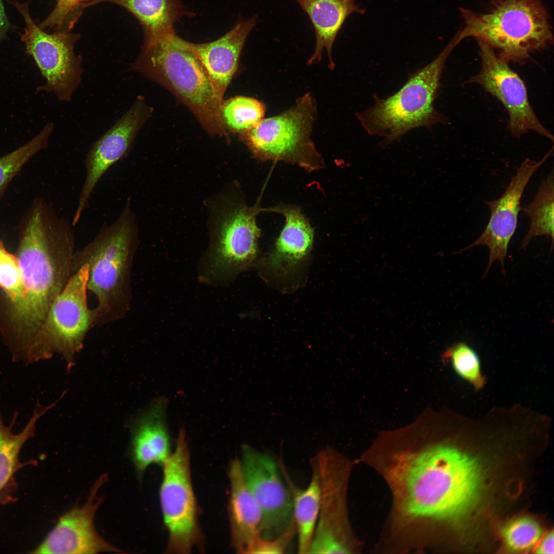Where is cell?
Masks as SVG:
<instances>
[{
    "label": "cell",
    "instance_id": "cell-1",
    "mask_svg": "<svg viewBox=\"0 0 554 554\" xmlns=\"http://www.w3.org/2000/svg\"><path fill=\"white\" fill-rule=\"evenodd\" d=\"M67 219L51 220L42 206L33 211L22 235L18 256L23 300L13 312L25 339L38 335L55 298L71 276L75 233Z\"/></svg>",
    "mask_w": 554,
    "mask_h": 554
},
{
    "label": "cell",
    "instance_id": "cell-3",
    "mask_svg": "<svg viewBox=\"0 0 554 554\" xmlns=\"http://www.w3.org/2000/svg\"><path fill=\"white\" fill-rule=\"evenodd\" d=\"M139 244L135 214L129 197L117 218L102 226L94 238L75 250L73 274L87 264L88 290L97 300L93 308L95 326L124 319L131 305L132 267Z\"/></svg>",
    "mask_w": 554,
    "mask_h": 554
},
{
    "label": "cell",
    "instance_id": "cell-32",
    "mask_svg": "<svg viewBox=\"0 0 554 554\" xmlns=\"http://www.w3.org/2000/svg\"><path fill=\"white\" fill-rule=\"evenodd\" d=\"M295 536L296 529L294 522L284 533L275 539L266 540L259 538L249 553H284L288 550Z\"/></svg>",
    "mask_w": 554,
    "mask_h": 554
},
{
    "label": "cell",
    "instance_id": "cell-11",
    "mask_svg": "<svg viewBox=\"0 0 554 554\" xmlns=\"http://www.w3.org/2000/svg\"><path fill=\"white\" fill-rule=\"evenodd\" d=\"M10 3L24 19L26 26L21 40L45 80L38 90L53 93L60 102L70 101L82 83L84 72L82 58L74 52L79 36L63 32L48 34L33 21L28 3Z\"/></svg>",
    "mask_w": 554,
    "mask_h": 554
},
{
    "label": "cell",
    "instance_id": "cell-34",
    "mask_svg": "<svg viewBox=\"0 0 554 554\" xmlns=\"http://www.w3.org/2000/svg\"><path fill=\"white\" fill-rule=\"evenodd\" d=\"M538 553H553V533H547L542 539L536 548Z\"/></svg>",
    "mask_w": 554,
    "mask_h": 554
},
{
    "label": "cell",
    "instance_id": "cell-20",
    "mask_svg": "<svg viewBox=\"0 0 554 554\" xmlns=\"http://www.w3.org/2000/svg\"><path fill=\"white\" fill-rule=\"evenodd\" d=\"M228 476L230 492L228 504L231 543L239 553H249L260 537L262 513L244 480L240 460L230 462Z\"/></svg>",
    "mask_w": 554,
    "mask_h": 554
},
{
    "label": "cell",
    "instance_id": "cell-28",
    "mask_svg": "<svg viewBox=\"0 0 554 554\" xmlns=\"http://www.w3.org/2000/svg\"><path fill=\"white\" fill-rule=\"evenodd\" d=\"M53 129V124L47 123L30 141L0 158V191L33 156L47 147Z\"/></svg>",
    "mask_w": 554,
    "mask_h": 554
},
{
    "label": "cell",
    "instance_id": "cell-9",
    "mask_svg": "<svg viewBox=\"0 0 554 554\" xmlns=\"http://www.w3.org/2000/svg\"><path fill=\"white\" fill-rule=\"evenodd\" d=\"M88 266L85 264L55 298L31 347L28 363L49 359L56 353L65 358L68 369L73 366L75 354L95 326L94 313L88 305Z\"/></svg>",
    "mask_w": 554,
    "mask_h": 554
},
{
    "label": "cell",
    "instance_id": "cell-30",
    "mask_svg": "<svg viewBox=\"0 0 554 554\" xmlns=\"http://www.w3.org/2000/svg\"><path fill=\"white\" fill-rule=\"evenodd\" d=\"M542 529L538 523L529 517H521L510 522L503 530L506 546L515 551L529 550L540 540Z\"/></svg>",
    "mask_w": 554,
    "mask_h": 554
},
{
    "label": "cell",
    "instance_id": "cell-35",
    "mask_svg": "<svg viewBox=\"0 0 554 554\" xmlns=\"http://www.w3.org/2000/svg\"><path fill=\"white\" fill-rule=\"evenodd\" d=\"M8 21L2 1L0 0V38L3 37L9 28Z\"/></svg>",
    "mask_w": 554,
    "mask_h": 554
},
{
    "label": "cell",
    "instance_id": "cell-26",
    "mask_svg": "<svg viewBox=\"0 0 554 554\" xmlns=\"http://www.w3.org/2000/svg\"><path fill=\"white\" fill-rule=\"evenodd\" d=\"M553 169L546 177L541 181L538 190L532 201L525 207L522 208L529 218V229L524 238L522 248H525L529 242L537 236H545L551 240L553 244Z\"/></svg>",
    "mask_w": 554,
    "mask_h": 554
},
{
    "label": "cell",
    "instance_id": "cell-24",
    "mask_svg": "<svg viewBox=\"0 0 554 554\" xmlns=\"http://www.w3.org/2000/svg\"><path fill=\"white\" fill-rule=\"evenodd\" d=\"M104 2L118 4L133 14L145 28L146 37L174 31V23L184 13L177 0H89L81 8Z\"/></svg>",
    "mask_w": 554,
    "mask_h": 554
},
{
    "label": "cell",
    "instance_id": "cell-31",
    "mask_svg": "<svg viewBox=\"0 0 554 554\" xmlns=\"http://www.w3.org/2000/svg\"><path fill=\"white\" fill-rule=\"evenodd\" d=\"M0 287L16 311L23 300L21 275L17 258L8 253L0 242Z\"/></svg>",
    "mask_w": 554,
    "mask_h": 554
},
{
    "label": "cell",
    "instance_id": "cell-27",
    "mask_svg": "<svg viewBox=\"0 0 554 554\" xmlns=\"http://www.w3.org/2000/svg\"><path fill=\"white\" fill-rule=\"evenodd\" d=\"M265 106L252 97L239 96L223 101L221 116L226 129L242 133L256 125L265 115Z\"/></svg>",
    "mask_w": 554,
    "mask_h": 554
},
{
    "label": "cell",
    "instance_id": "cell-15",
    "mask_svg": "<svg viewBox=\"0 0 554 554\" xmlns=\"http://www.w3.org/2000/svg\"><path fill=\"white\" fill-rule=\"evenodd\" d=\"M153 109L138 95L114 125L91 145L85 159L86 175L72 224L75 226L89 206L101 177L114 164L127 155Z\"/></svg>",
    "mask_w": 554,
    "mask_h": 554
},
{
    "label": "cell",
    "instance_id": "cell-5",
    "mask_svg": "<svg viewBox=\"0 0 554 554\" xmlns=\"http://www.w3.org/2000/svg\"><path fill=\"white\" fill-rule=\"evenodd\" d=\"M463 39L461 32L458 33L436 58L411 74L397 92L385 98L374 95L373 105L357 113L368 134L384 138L380 147H386L416 128L444 123L446 119L433 104L446 61Z\"/></svg>",
    "mask_w": 554,
    "mask_h": 554
},
{
    "label": "cell",
    "instance_id": "cell-23",
    "mask_svg": "<svg viewBox=\"0 0 554 554\" xmlns=\"http://www.w3.org/2000/svg\"><path fill=\"white\" fill-rule=\"evenodd\" d=\"M283 478L290 491L298 539L297 551L308 554L313 537L320 508V487L316 469L310 462L311 475L308 486L303 489L295 485L282 460H279Z\"/></svg>",
    "mask_w": 554,
    "mask_h": 554
},
{
    "label": "cell",
    "instance_id": "cell-2",
    "mask_svg": "<svg viewBox=\"0 0 554 554\" xmlns=\"http://www.w3.org/2000/svg\"><path fill=\"white\" fill-rule=\"evenodd\" d=\"M403 482L406 508L411 515L454 519L476 504L483 473L471 456L451 446L439 445L409 460Z\"/></svg>",
    "mask_w": 554,
    "mask_h": 554
},
{
    "label": "cell",
    "instance_id": "cell-19",
    "mask_svg": "<svg viewBox=\"0 0 554 554\" xmlns=\"http://www.w3.org/2000/svg\"><path fill=\"white\" fill-rule=\"evenodd\" d=\"M258 16L239 21L234 27L219 39L191 46L205 69L216 92L223 96L238 68L239 60Z\"/></svg>",
    "mask_w": 554,
    "mask_h": 554
},
{
    "label": "cell",
    "instance_id": "cell-16",
    "mask_svg": "<svg viewBox=\"0 0 554 554\" xmlns=\"http://www.w3.org/2000/svg\"><path fill=\"white\" fill-rule=\"evenodd\" d=\"M552 153L553 148L539 161L526 159L517 169L515 175L501 196L493 201H485L490 211L488 224L480 236L462 250L479 246L488 248L489 261L485 274L495 261L501 263L502 271L505 273L504 260L509 242L517 227L518 215L522 209L520 202L522 195L531 177Z\"/></svg>",
    "mask_w": 554,
    "mask_h": 554
},
{
    "label": "cell",
    "instance_id": "cell-13",
    "mask_svg": "<svg viewBox=\"0 0 554 554\" xmlns=\"http://www.w3.org/2000/svg\"><path fill=\"white\" fill-rule=\"evenodd\" d=\"M310 462L317 470L320 498L318 518L308 554L350 553L344 512L345 470L340 456L328 446L321 449Z\"/></svg>",
    "mask_w": 554,
    "mask_h": 554
},
{
    "label": "cell",
    "instance_id": "cell-14",
    "mask_svg": "<svg viewBox=\"0 0 554 554\" xmlns=\"http://www.w3.org/2000/svg\"><path fill=\"white\" fill-rule=\"evenodd\" d=\"M478 44L481 70L468 82L480 85L502 103L507 111L508 129L513 135L518 137L535 131L553 142V135L540 122L530 105L522 78L490 46L479 41Z\"/></svg>",
    "mask_w": 554,
    "mask_h": 554
},
{
    "label": "cell",
    "instance_id": "cell-29",
    "mask_svg": "<svg viewBox=\"0 0 554 554\" xmlns=\"http://www.w3.org/2000/svg\"><path fill=\"white\" fill-rule=\"evenodd\" d=\"M456 372L470 383L476 390L482 388L485 381L481 371L479 358L467 344L460 342L446 352Z\"/></svg>",
    "mask_w": 554,
    "mask_h": 554
},
{
    "label": "cell",
    "instance_id": "cell-22",
    "mask_svg": "<svg viewBox=\"0 0 554 554\" xmlns=\"http://www.w3.org/2000/svg\"><path fill=\"white\" fill-rule=\"evenodd\" d=\"M306 12L312 24L315 46L307 61L308 65L319 63L323 52L327 53L328 67L335 66L332 49L337 35L346 18L352 13L364 14L365 8L357 4L356 0H295Z\"/></svg>",
    "mask_w": 554,
    "mask_h": 554
},
{
    "label": "cell",
    "instance_id": "cell-25",
    "mask_svg": "<svg viewBox=\"0 0 554 554\" xmlns=\"http://www.w3.org/2000/svg\"><path fill=\"white\" fill-rule=\"evenodd\" d=\"M18 414L17 411H15L10 424L6 425L3 422L0 408V492L17 470L21 449L35 435L36 422L43 413L34 409L25 427L20 432L14 434L12 429Z\"/></svg>",
    "mask_w": 554,
    "mask_h": 554
},
{
    "label": "cell",
    "instance_id": "cell-17",
    "mask_svg": "<svg viewBox=\"0 0 554 554\" xmlns=\"http://www.w3.org/2000/svg\"><path fill=\"white\" fill-rule=\"evenodd\" d=\"M262 211L282 214L285 222L271 250L259 263V270L267 279L291 281L308 262L313 244V229L295 205L280 203L263 208Z\"/></svg>",
    "mask_w": 554,
    "mask_h": 554
},
{
    "label": "cell",
    "instance_id": "cell-33",
    "mask_svg": "<svg viewBox=\"0 0 554 554\" xmlns=\"http://www.w3.org/2000/svg\"><path fill=\"white\" fill-rule=\"evenodd\" d=\"M89 0H57L53 11L39 26L42 29L61 27L66 18L74 9Z\"/></svg>",
    "mask_w": 554,
    "mask_h": 554
},
{
    "label": "cell",
    "instance_id": "cell-8",
    "mask_svg": "<svg viewBox=\"0 0 554 554\" xmlns=\"http://www.w3.org/2000/svg\"><path fill=\"white\" fill-rule=\"evenodd\" d=\"M316 111L314 99L307 93L288 110L240 133L241 139L260 161H282L308 172L323 169L324 159L311 138Z\"/></svg>",
    "mask_w": 554,
    "mask_h": 554
},
{
    "label": "cell",
    "instance_id": "cell-12",
    "mask_svg": "<svg viewBox=\"0 0 554 554\" xmlns=\"http://www.w3.org/2000/svg\"><path fill=\"white\" fill-rule=\"evenodd\" d=\"M240 460L245 483L262 513L260 537L275 539L294 522L291 496L279 462L247 445L242 446Z\"/></svg>",
    "mask_w": 554,
    "mask_h": 554
},
{
    "label": "cell",
    "instance_id": "cell-4",
    "mask_svg": "<svg viewBox=\"0 0 554 554\" xmlns=\"http://www.w3.org/2000/svg\"><path fill=\"white\" fill-rule=\"evenodd\" d=\"M130 70L170 91L210 135L226 136L221 116L223 99L216 92L191 43L175 31L146 37Z\"/></svg>",
    "mask_w": 554,
    "mask_h": 554
},
{
    "label": "cell",
    "instance_id": "cell-21",
    "mask_svg": "<svg viewBox=\"0 0 554 554\" xmlns=\"http://www.w3.org/2000/svg\"><path fill=\"white\" fill-rule=\"evenodd\" d=\"M166 406L163 399L157 400L140 417L134 426L131 458L139 475L150 465L163 466L171 453Z\"/></svg>",
    "mask_w": 554,
    "mask_h": 554
},
{
    "label": "cell",
    "instance_id": "cell-10",
    "mask_svg": "<svg viewBox=\"0 0 554 554\" xmlns=\"http://www.w3.org/2000/svg\"><path fill=\"white\" fill-rule=\"evenodd\" d=\"M190 458L185 431L182 428L173 452L162 466L159 493L163 521L168 533L166 552L169 553H189L202 541Z\"/></svg>",
    "mask_w": 554,
    "mask_h": 554
},
{
    "label": "cell",
    "instance_id": "cell-6",
    "mask_svg": "<svg viewBox=\"0 0 554 554\" xmlns=\"http://www.w3.org/2000/svg\"><path fill=\"white\" fill-rule=\"evenodd\" d=\"M261 197L252 206L238 193L224 194L212 204L209 248L200 265L202 282L226 285L254 264L261 230Z\"/></svg>",
    "mask_w": 554,
    "mask_h": 554
},
{
    "label": "cell",
    "instance_id": "cell-18",
    "mask_svg": "<svg viewBox=\"0 0 554 554\" xmlns=\"http://www.w3.org/2000/svg\"><path fill=\"white\" fill-rule=\"evenodd\" d=\"M102 476L91 487L87 502L82 506L73 507L58 520L54 528L33 553L93 554L103 552H121L104 540L96 531L94 516L102 502L97 496L100 487L106 480Z\"/></svg>",
    "mask_w": 554,
    "mask_h": 554
},
{
    "label": "cell",
    "instance_id": "cell-7",
    "mask_svg": "<svg viewBox=\"0 0 554 554\" xmlns=\"http://www.w3.org/2000/svg\"><path fill=\"white\" fill-rule=\"evenodd\" d=\"M460 11L465 38L475 37L498 49L508 62H524L553 41L548 14L538 0H494L485 13Z\"/></svg>",
    "mask_w": 554,
    "mask_h": 554
}]
</instances>
